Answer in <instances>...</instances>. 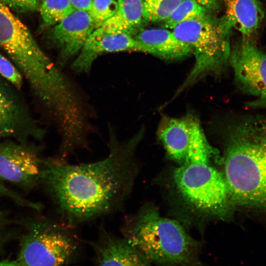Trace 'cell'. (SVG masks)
Returning <instances> with one entry per match:
<instances>
[{
	"label": "cell",
	"mask_w": 266,
	"mask_h": 266,
	"mask_svg": "<svg viewBox=\"0 0 266 266\" xmlns=\"http://www.w3.org/2000/svg\"><path fill=\"white\" fill-rule=\"evenodd\" d=\"M247 105L252 108H266V90L256 99L248 102Z\"/></svg>",
	"instance_id": "cell-26"
},
{
	"label": "cell",
	"mask_w": 266,
	"mask_h": 266,
	"mask_svg": "<svg viewBox=\"0 0 266 266\" xmlns=\"http://www.w3.org/2000/svg\"><path fill=\"white\" fill-rule=\"evenodd\" d=\"M0 47L44 105L62 94L66 76L41 49L28 27L0 2Z\"/></svg>",
	"instance_id": "cell-3"
},
{
	"label": "cell",
	"mask_w": 266,
	"mask_h": 266,
	"mask_svg": "<svg viewBox=\"0 0 266 266\" xmlns=\"http://www.w3.org/2000/svg\"><path fill=\"white\" fill-rule=\"evenodd\" d=\"M225 139L224 176L232 202L266 216V120L234 122Z\"/></svg>",
	"instance_id": "cell-2"
},
{
	"label": "cell",
	"mask_w": 266,
	"mask_h": 266,
	"mask_svg": "<svg viewBox=\"0 0 266 266\" xmlns=\"http://www.w3.org/2000/svg\"><path fill=\"white\" fill-rule=\"evenodd\" d=\"M226 7L225 16L244 38H248L259 28L264 11L257 0H223Z\"/></svg>",
	"instance_id": "cell-15"
},
{
	"label": "cell",
	"mask_w": 266,
	"mask_h": 266,
	"mask_svg": "<svg viewBox=\"0 0 266 266\" xmlns=\"http://www.w3.org/2000/svg\"><path fill=\"white\" fill-rule=\"evenodd\" d=\"M232 28L225 16L217 18L209 12L172 29L178 39L191 47L195 59L193 68L174 98L203 77L219 73L224 68L231 52Z\"/></svg>",
	"instance_id": "cell-6"
},
{
	"label": "cell",
	"mask_w": 266,
	"mask_h": 266,
	"mask_svg": "<svg viewBox=\"0 0 266 266\" xmlns=\"http://www.w3.org/2000/svg\"><path fill=\"white\" fill-rule=\"evenodd\" d=\"M0 266H19L17 260H3L0 261Z\"/></svg>",
	"instance_id": "cell-28"
},
{
	"label": "cell",
	"mask_w": 266,
	"mask_h": 266,
	"mask_svg": "<svg viewBox=\"0 0 266 266\" xmlns=\"http://www.w3.org/2000/svg\"><path fill=\"white\" fill-rule=\"evenodd\" d=\"M124 237L149 263L185 265L193 256L195 243L177 221L145 209L126 221Z\"/></svg>",
	"instance_id": "cell-4"
},
{
	"label": "cell",
	"mask_w": 266,
	"mask_h": 266,
	"mask_svg": "<svg viewBox=\"0 0 266 266\" xmlns=\"http://www.w3.org/2000/svg\"><path fill=\"white\" fill-rule=\"evenodd\" d=\"M10 10L21 13H27L37 9L39 0H0Z\"/></svg>",
	"instance_id": "cell-23"
},
{
	"label": "cell",
	"mask_w": 266,
	"mask_h": 266,
	"mask_svg": "<svg viewBox=\"0 0 266 266\" xmlns=\"http://www.w3.org/2000/svg\"><path fill=\"white\" fill-rule=\"evenodd\" d=\"M145 22H163L182 0H141Z\"/></svg>",
	"instance_id": "cell-20"
},
{
	"label": "cell",
	"mask_w": 266,
	"mask_h": 266,
	"mask_svg": "<svg viewBox=\"0 0 266 266\" xmlns=\"http://www.w3.org/2000/svg\"><path fill=\"white\" fill-rule=\"evenodd\" d=\"M43 162L35 152L21 146H0V178L30 185L41 179Z\"/></svg>",
	"instance_id": "cell-11"
},
{
	"label": "cell",
	"mask_w": 266,
	"mask_h": 266,
	"mask_svg": "<svg viewBox=\"0 0 266 266\" xmlns=\"http://www.w3.org/2000/svg\"><path fill=\"white\" fill-rule=\"evenodd\" d=\"M20 117L21 112L16 101L0 84V137L15 132Z\"/></svg>",
	"instance_id": "cell-17"
},
{
	"label": "cell",
	"mask_w": 266,
	"mask_h": 266,
	"mask_svg": "<svg viewBox=\"0 0 266 266\" xmlns=\"http://www.w3.org/2000/svg\"><path fill=\"white\" fill-rule=\"evenodd\" d=\"M218 152L208 142H196L185 161L173 172L176 187L184 199L196 209L224 215L231 201L224 176L210 165Z\"/></svg>",
	"instance_id": "cell-5"
},
{
	"label": "cell",
	"mask_w": 266,
	"mask_h": 266,
	"mask_svg": "<svg viewBox=\"0 0 266 266\" xmlns=\"http://www.w3.org/2000/svg\"><path fill=\"white\" fill-rule=\"evenodd\" d=\"M144 133L118 140L109 125V153L94 163L71 165L63 158L43 160L41 180L65 223L73 226L117 210L131 192L136 171L134 154Z\"/></svg>",
	"instance_id": "cell-1"
},
{
	"label": "cell",
	"mask_w": 266,
	"mask_h": 266,
	"mask_svg": "<svg viewBox=\"0 0 266 266\" xmlns=\"http://www.w3.org/2000/svg\"><path fill=\"white\" fill-rule=\"evenodd\" d=\"M75 10L90 12L92 4V0H69Z\"/></svg>",
	"instance_id": "cell-25"
},
{
	"label": "cell",
	"mask_w": 266,
	"mask_h": 266,
	"mask_svg": "<svg viewBox=\"0 0 266 266\" xmlns=\"http://www.w3.org/2000/svg\"><path fill=\"white\" fill-rule=\"evenodd\" d=\"M0 74L14 85L20 89L23 84V76L9 60L0 53Z\"/></svg>",
	"instance_id": "cell-22"
},
{
	"label": "cell",
	"mask_w": 266,
	"mask_h": 266,
	"mask_svg": "<svg viewBox=\"0 0 266 266\" xmlns=\"http://www.w3.org/2000/svg\"><path fill=\"white\" fill-rule=\"evenodd\" d=\"M117 2L118 8L115 13L98 27L134 35L138 30L141 29L142 24L144 22L141 0H118Z\"/></svg>",
	"instance_id": "cell-16"
},
{
	"label": "cell",
	"mask_w": 266,
	"mask_h": 266,
	"mask_svg": "<svg viewBox=\"0 0 266 266\" xmlns=\"http://www.w3.org/2000/svg\"><path fill=\"white\" fill-rule=\"evenodd\" d=\"M75 9L69 0H43L39 11L45 25H56L72 13Z\"/></svg>",
	"instance_id": "cell-19"
},
{
	"label": "cell",
	"mask_w": 266,
	"mask_h": 266,
	"mask_svg": "<svg viewBox=\"0 0 266 266\" xmlns=\"http://www.w3.org/2000/svg\"><path fill=\"white\" fill-rule=\"evenodd\" d=\"M199 123L197 118L191 114L181 118H162L157 135L170 159L180 164L185 161Z\"/></svg>",
	"instance_id": "cell-13"
},
{
	"label": "cell",
	"mask_w": 266,
	"mask_h": 266,
	"mask_svg": "<svg viewBox=\"0 0 266 266\" xmlns=\"http://www.w3.org/2000/svg\"><path fill=\"white\" fill-rule=\"evenodd\" d=\"M71 225L48 220L35 223L22 238L19 266H62L74 263L80 251L79 239Z\"/></svg>",
	"instance_id": "cell-7"
},
{
	"label": "cell",
	"mask_w": 266,
	"mask_h": 266,
	"mask_svg": "<svg viewBox=\"0 0 266 266\" xmlns=\"http://www.w3.org/2000/svg\"><path fill=\"white\" fill-rule=\"evenodd\" d=\"M200 5L206 8L209 11L218 9L222 0H194Z\"/></svg>",
	"instance_id": "cell-27"
},
{
	"label": "cell",
	"mask_w": 266,
	"mask_h": 266,
	"mask_svg": "<svg viewBox=\"0 0 266 266\" xmlns=\"http://www.w3.org/2000/svg\"><path fill=\"white\" fill-rule=\"evenodd\" d=\"M3 215L0 213V235L1 234L2 226L3 225Z\"/></svg>",
	"instance_id": "cell-29"
},
{
	"label": "cell",
	"mask_w": 266,
	"mask_h": 266,
	"mask_svg": "<svg viewBox=\"0 0 266 266\" xmlns=\"http://www.w3.org/2000/svg\"><path fill=\"white\" fill-rule=\"evenodd\" d=\"M209 12L194 0H182L163 21V27L172 30L181 23L201 17Z\"/></svg>",
	"instance_id": "cell-18"
},
{
	"label": "cell",
	"mask_w": 266,
	"mask_h": 266,
	"mask_svg": "<svg viewBox=\"0 0 266 266\" xmlns=\"http://www.w3.org/2000/svg\"><path fill=\"white\" fill-rule=\"evenodd\" d=\"M118 2L115 0H92L89 12L96 24V28L111 17L116 11Z\"/></svg>",
	"instance_id": "cell-21"
},
{
	"label": "cell",
	"mask_w": 266,
	"mask_h": 266,
	"mask_svg": "<svg viewBox=\"0 0 266 266\" xmlns=\"http://www.w3.org/2000/svg\"><path fill=\"white\" fill-rule=\"evenodd\" d=\"M0 194H2L4 195H6L7 197L14 200L16 202L19 203L20 204L30 207L33 208H36L37 204L34 203H32L27 200L25 199L20 197L18 195H17L13 192H12L10 190L8 189L5 187L0 181Z\"/></svg>",
	"instance_id": "cell-24"
},
{
	"label": "cell",
	"mask_w": 266,
	"mask_h": 266,
	"mask_svg": "<svg viewBox=\"0 0 266 266\" xmlns=\"http://www.w3.org/2000/svg\"><path fill=\"white\" fill-rule=\"evenodd\" d=\"M96 24L88 11L75 10L51 30L52 41L60 49L61 64L80 52Z\"/></svg>",
	"instance_id": "cell-10"
},
{
	"label": "cell",
	"mask_w": 266,
	"mask_h": 266,
	"mask_svg": "<svg viewBox=\"0 0 266 266\" xmlns=\"http://www.w3.org/2000/svg\"><path fill=\"white\" fill-rule=\"evenodd\" d=\"M133 37L144 47L145 53L166 60L181 59L192 53L189 45L164 28L141 29Z\"/></svg>",
	"instance_id": "cell-14"
},
{
	"label": "cell",
	"mask_w": 266,
	"mask_h": 266,
	"mask_svg": "<svg viewBox=\"0 0 266 266\" xmlns=\"http://www.w3.org/2000/svg\"><path fill=\"white\" fill-rule=\"evenodd\" d=\"M130 50L145 52L144 47L131 33L99 27L87 39L72 68L79 73L86 72L100 54Z\"/></svg>",
	"instance_id": "cell-9"
},
{
	"label": "cell",
	"mask_w": 266,
	"mask_h": 266,
	"mask_svg": "<svg viewBox=\"0 0 266 266\" xmlns=\"http://www.w3.org/2000/svg\"><path fill=\"white\" fill-rule=\"evenodd\" d=\"M229 62L243 92L257 97L266 90V53L248 38H244L231 49Z\"/></svg>",
	"instance_id": "cell-8"
},
{
	"label": "cell",
	"mask_w": 266,
	"mask_h": 266,
	"mask_svg": "<svg viewBox=\"0 0 266 266\" xmlns=\"http://www.w3.org/2000/svg\"><path fill=\"white\" fill-rule=\"evenodd\" d=\"M94 262L99 266H147L150 263L125 237L101 227L98 238L90 242Z\"/></svg>",
	"instance_id": "cell-12"
}]
</instances>
